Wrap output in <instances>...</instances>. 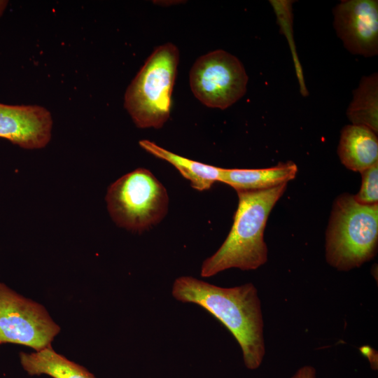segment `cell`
<instances>
[{"label":"cell","mask_w":378,"mask_h":378,"mask_svg":"<svg viewBox=\"0 0 378 378\" xmlns=\"http://www.w3.org/2000/svg\"><path fill=\"white\" fill-rule=\"evenodd\" d=\"M8 4V1H6V0H0V18L1 17L4 12L5 11Z\"/></svg>","instance_id":"e0dca14e"},{"label":"cell","mask_w":378,"mask_h":378,"mask_svg":"<svg viewBox=\"0 0 378 378\" xmlns=\"http://www.w3.org/2000/svg\"><path fill=\"white\" fill-rule=\"evenodd\" d=\"M378 204H363L350 194L334 202L326 234L327 262L340 271L359 267L377 249Z\"/></svg>","instance_id":"3957f363"},{"label":"cell","mask_w":378,"mask_h":378,"mask_svg":"<svg viewBox=\"0 0 378 378\" xmlns=\"http://www.w3.org/2000/svg\"><path fill=\"white\" fill-rule=\"evenodd\" d=\"M332 11L336 34L349 52L365 57L377 55V0H343Z\"/></svg>","instance_id":"ba28073f"},{"label":"cell","mask_w":378,"mask_h":378,"mask_svg":"<svg viewBox=\"0 0 378 378\" xmlns=\"http://www.w3.org/2000/svg\"><path fill=\"white\" fill-rule=\"evenodd\" d=\"M189 80L192 92L200 102L223 110L244 95L248 76L237 57L223 50H216L195 61Z\"/></svg>","instance_id":"8992f818"},{"label":"cell","mask_w":378,"mask_h":378,"mask_svg":"<svg viewBox=\"0 0 378 378\" xmlns=\"http://www.w3.org/2000/svg\"><path fill=\"white\" fill-rule=\"evenodd\" d=\"M377 133L362 125L343 127L337 147L341 162L349 169L362 172L378 163Z\"/></svg>","instance_id":"30bf717a"},{"label":"cell","mask_w":378,"mask_h":378,"mask_svg":"<svg viewBox=\"0 0 378 378\" xmlns=\"http://www.w3.org/2000/svg\"><path fill=\"white\" fill-rule=\"evenodd\" d=\"M359 192L354 195L355 200L363 204H374L378 202V163L364 170Z\"/></svg>","instance_id":"9a60e30c"},{"label":"cell","mask_w":378,"mask_h":378,"mask_svg":"<svg viewBox=\"0 0 378 378\" xmlns=\"http://www.w3.org/2000/svg\"><path fill=\"white\" fill-rule=\"evenodd\" d=\"M297 172L298 167L291 161L262 169L223 168L220 182L237 192L263 190L287 183Z\"/></svg>","instance_id":"8fae6325"},{"label":"cell","mask_w":378,"mask_h":378,"mask_svg":"<svg viewBox=\"0 0 378 378\" xmlns=\"http://www.w3.org/2000/svg\"><path fill=\"white\" fill-rule=\"evenodd\" d=\"M353 125L378 132V74L363 76L346 110Z\"/></svg>","instance_id":"5bb4252c"},{"label":"cell","mask_w":378,"mask_h":378,"mask_svg":"<svg viewBox=\"0 0 378 378\" xmlns=\"http://www.w3.org/2000/svg\"><path fill=\"white\" fill-rule=\"evenodd\" d=\"M20 360L31 376L47 374L53 378H95L84 367L57 354L50 346L31 354L21 352Z\"/></svg>","instance_id":"4fadbf2b"},{"label":"cell","mask_w":378,"mask_h":378,"mask_svg":"<svg viewBox=\"0 0 378 378\" xmlns=\"http://www.w3.org/2000/svg\"><path fill=\"white\" fill-rule=\"evenodd\" d=\"M50 112L39 105L0 103V138L24 149L45 147L51 139Z\"/></svg>","instance_id":"9c48e42d"},{"label":"cell","mask_w":378,"mask_h":378,"mask_svg":"<svg viewBox=\"0 0 378 378\" xmlns=\"http://www.w3.org/2000/svg\"><path fill=\"white\" fill-rule=\"evenodd\" d=\"M286 186L285 183L267 190L237 192L239 202L231 230L220 248L203 262L202 277H210L230 268L253 270L267 262L265 228Z\"/></svg>","instance_id":"7a4b0ae2"},{"label":"cell","mask_w":378,"mask_h":378,"mask_svg":"<svg viewBox=\"0 0 378 378\" xmlns=\"http://www.w3.org/2000/svg\"><path fill=\"white\" fill-rule=\"evenodd\" d=\"M60 328L45 308L0 282V344L40 351L51 345Z\"/></svg>","instance_id":"52a82bcc"},{"label":"cell","mask_w":378,"mask_h":378,"mask_svg":"<svg viewBox=\"0 0 378 378\" xmlns=\"http://www.w3.org/2000/svg\"><path fill=\"white\" fill-rule=\"evenodd\" d=\"M139 144L148 153L173 165L195 190H209L216 182H220L222 167L181 156L148 140H141Z\"/></svg>","instance_id":"7c38bea8"},{"label":"cell","mask_w":378,"mask_h":378,"mask_svg":"<svg viewBox=\"0 0 378 378\" xmlns=\"http://www.w3.org/2000/svg\"><path fill=\"white\" fill-rule=\"evenodd\" d=\"M291 378H316V370L310 365L300 368Z\"/></svg>","instance_id":"2e32d148"},{"label":"cell","mask_w":378,"mask_h":378,"mask_svg":"<svg viewBox=\"0 0 378 378\" xmlns=\"http://www.w3.org/2000/svg\"><path fill=\"white\" fill-rule=\"evenodd\" d=\"M106 202L117 225L141 232L160 223L168 210L164 186L145 168H137L119 178L108 188Z\"/></svg>","instance_id":"5b68a950"},{"label":"cell","mask_w":378,"mask_h":378,"mask_svg":"<svg viewBox=\"0 0 378 378\" xmlns=\"http://www.w3.org/2000/svg\"><path fill=\"white\" fill-rule=\"evenodd\" d=\"M178 60L175 45L158 46L127 87L124 106L136 127L158 129L168 120Z\"/></svg>","instance_id":"277c9868"},{"label":"cell","mask_w":378,"mask_h":378,"mask_svg":"<svg viewBox=\"0 0 378 378\" xmlns=\"http://www.w3.org/2000/svg\"><path fill=\"white\" fill-rule=\"evenodd\" d=\"M172 294L179 302L200 306L218 320L238 342L246 367L249 370L260 367L265 354L264 323L260 300L253 284L223 288L182 276L174 281Z\"/></svg>","instance_id":"6da1fadb"}]
</instances>
